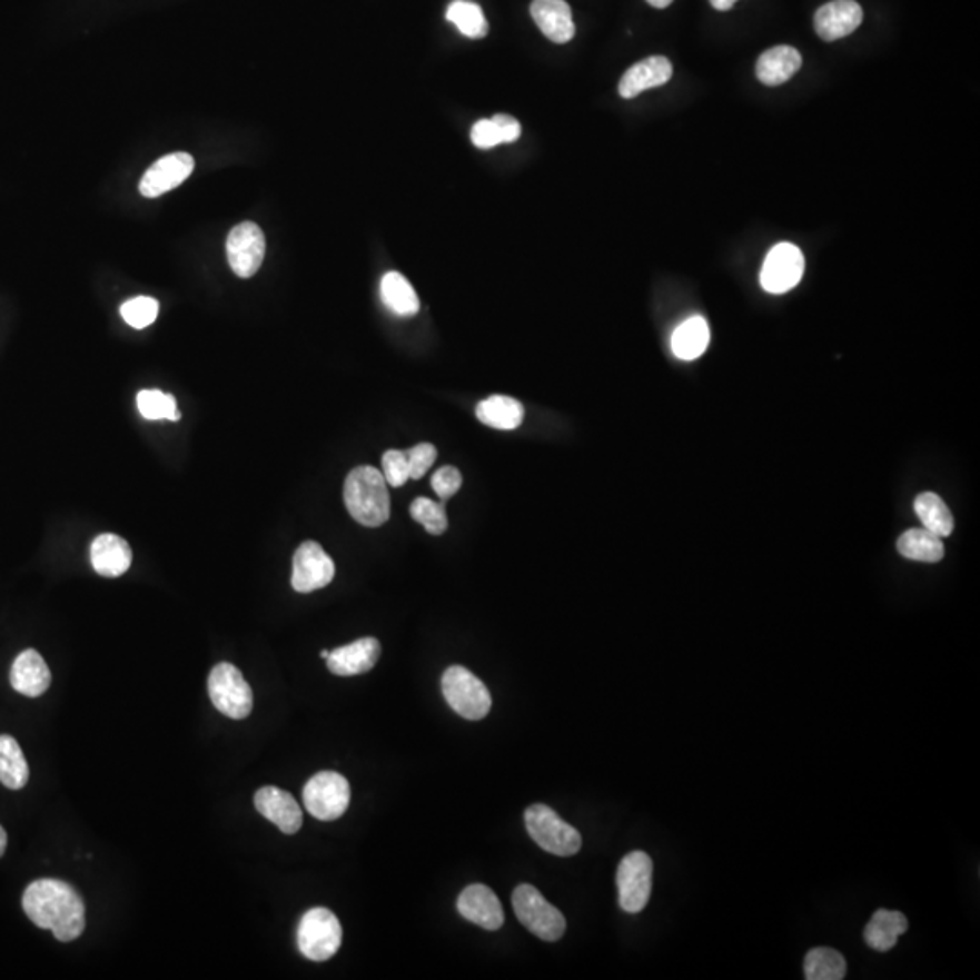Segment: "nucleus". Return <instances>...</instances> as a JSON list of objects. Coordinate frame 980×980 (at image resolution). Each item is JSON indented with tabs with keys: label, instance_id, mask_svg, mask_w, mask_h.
I'll use <instances>...</instances> for the list:
<instances>
[{
	"label": "nucleus",
	"instance_id": "1",
	"mask_svg": "<svg viewBox=\"0 0 980 980\" xmlns=\"http://www.w3.org/2000/svg\"><path fill=\"white\" fill-rule=\"evenodd\" d=\"M22 908L33 924L53 931L57 941L71 942L85 933V901L68 882L59 879L31 882L22 897Z\"/></svg>",
	"mask_w": 980,
	"mask_h": 980
},
{
	"label": "nucleus",
	"instance_id": "2",
	"mask_svg": "<svg viewBox=\"0 0 980 980\" xmlns=\"http://www.w3.org/2000/svg\"><path fill=\"white\" fill-rule=\"evenodd\" d=\"M345 507L364 527H379L390 516V496L384 474L370 465L350 471L344 485Z\"/></svg>",
	"mask_w": 980,
	"mask_h": 980
},
{
	"label": "nucleus",
	"instance_id": "3",
	"mask_svg": "<svg viewBox=\"0 0 980 980\" xmlns=\"http://www.w3.org/2000/svg\"><path fill=\"white\" fill-rule=\"evenodd\" d=\"M525 826L534 843L557 858H571L582 850V833L565 823L547 804H533L525 810Z\"/></svg>",
	"mask_w": 980,
	"mask_h": 980
},
{
	"label": "nucleus",
	"instance_id": "4",
	"mask_svg": "<svg viewBox=\"0 0 980 980\" xmlns=\"http://www.w3.org/2000/svg\"><path fill=\"white\" fill-rule=\"evenodd\" d=\"M442 692L448 706L464 720H483L493 709L487 686L465 666H448L442 677Z\"/></svg>",
	"mask_w": 980,
	"mask_h": 980
},
{
	"label": "nucleus",
	"instance_id": "5",
	"mask_svg": "<svg viewBox=\"0 0 980 980\" xmlns=\"http://www.w3.org/2000/svg\"><path fill=\"white\" fill-rule=\"evenodd\" d=\"M517 921L542 941L556 942L565 936L567 921L556 907L531 884H519L513 893Z\"/></svg>",
	"mask_w": 980,
	"mask_h": 980
},
{
	"label": "nucleus",
	"instance_id": "6",
	"mask_svg": "<svg viewBox=\"0 0 980 980\" xmlns=\"http://www.w3.org/2000/svg\"><path fill=\"white\" fill-rule=\"evenodd\" d=\"M341 937L344 931L338 917L327 908H313L301 917L296 941L301 956L309 961L324 962L340 950Z\"/></svg>",
	"mask_w": 980,
	"mask_h": 980
},
{
	"label": "nucleus",
	"instance_id": "7",
	"mask_svg": "<svg viewBox=\"0 0 980 980\" xmlns=\"http://www.w3.org/2000/svg\"><path fill=\"white\" fill-rule=\"evenodd\" d=\"M207 690L212 705L231 720H246L253 710V690L237 666L218 663L209 674Z\"/></svg>",
	"mask_w": 980,
	"mask_h": 980
},
{
	"label": "nucleus",
	"instance_id": "8",
	"mask_svg": "<svg viewBox=\"0 0 980 980\" xmlns=\"http://www.w3.org/2000/svg\"><path fill=\"white\" fill-rule=\"evenodd\" d=\"M350 803L349 781L338 772H320L307 781L304 804L313 818L335 821L341 818Z\"/></svg>",
	"mask_w": 980,
	"mask_h": 980
},
{
	"label": "nucleus",
	"instance_id": "9",
	"mask_svg": "<svg viewBox=\"0 0 980 980\" xmlns=\"http://www.w3.org/2000/svg\"><path fill=\"white\" fill-rule=\"evenodd\" d=\"M652 872L654 864L645 852H631L621 859L616 878L621 910L626 913L645 910L652 893Z\"/></svg>",
	"mask_w": 980,
	"mask_h": 980
},
{
	"label": "nucleus",
	"instance_id": "10",
	"mask_svg": "<svg viewBox=\"0 0 980 980\" xmlns=\"http://www.w3.org/2000/svg\"><path fill=\"white\" fill-rule=\"evenodd\" d=\"M226 247L227 260L235 275L240 278L257 275L266 257V237L257 224L241 222L232 227Z\"/></svg>",
	"mask_w": 980,
	"mask_h": 980
},
{
	"label": "nucleus",
	"instance_id": "11",
	"mask_svg": "<svg viewBox=\"0 0 980 980\" xmlns=\"http://www.w3.org/2000/svg\"><path fill=\"white\" fill-rule=\"evenodd\" d=\"M335 577V562L320 543L304 542L293 557L291 585L300 594L318 591Z\"/></svg>",
	"mask_w": 980,
	"mask_h": 980
},
{
	"label": "nucleus",
	"instance_id": "12",
	"mask_svg": "<svg viewBox=\"0 0 980 980\" xmlns=\"http://www.w3.org/2000/svg\"><path fill=\"white\" fill-rule=\"evenodd\" d=\"M804 273V257L793 244H778L761 269V286L772 295H783L798 286Z\"/></svg>",
	"mask_w": 980,
	"mask_h": 980
},
{
	"label": "nucleus",
	"instance_id": "13",
	"mask_svg": "<svg viewBox=\"0 0 980 980\" xmlns=\"http://www.w3.org/2000/svg\"><path fill=\"white\" fill-rule=\"evenodd\" d=\"M195 160L189 154H171L160 158L146 171L138 191L146 198H157L164 192L178 188L191 177Z\"/></svg>",
	"mask_w": 980,
	"mask_h": 980
},
{
	"label": "nucleus",
	"instance_id": "14",
	"mask_svg": "<svg viewBox=\"0 0 980 980\" xmlns=\"http://www.w3.org/2000/svg\"><path fill=\"white\" fill-rule=\"evenodd\" d=\"M458 912L483 930H499L505 921L498 895L485 884H471L459 893Z\"/></svg>",
	"mask_w": 980,
	"mask_h": 980
},
{
	"label": "nucleus",
	"instance_id": "15",
	"mask_svg": "<svg viewBox=\"0 0 980 980\" xmlns=\"http://www.w3.org/2000/svg\"><path fill=\"white\" fill-rule=\"evenodd\" d=\"M255 806L264 818L269 819L287 835L298 832L304 824L300 804L286 790L264 786L255 795Z\"/></svg>",
	"mask_w": 980,
	"mask_h": 980
},
{
	"label": "nucleus",
	"instance_id": "16",
	"mask_svg": "<svg viewBox=\"0 0 980 980\" xmlns=\"http://www.w3.org/2000/svg\"><path fill=\"white\" fill-rule=\"evenodd\" d=\"M862 22V8L855 0H833L821 6L815 13V31L826 42L844 39L858 30Z\"/></svg>",
	"mask_w": 980,
	"mask_h": 980
},
{
	"label": "nucleus",
	"instance_id": "17",
	"mask_svg": "<svg viewBox=\"0 0 980 980\" xmlns=\"http://www.w3.org/2000/svg\"><path fill=\"white\" fill-rule=\"evenodd\" d=\"M382 654V645L375 637H362L329 652L327 669L333 674L349 677V675L365 674L373 671Z\"/></svg>",
	"mask_w": 980,
	"mask_h": 980
},
{
	"label": "nucleus",
	"instance_id": "18",
	"mask_svg": "<svg viewBox=\"0 0 980 980\" xmlns=\"http://www.w3.org/2000/svg\"><path fill=\"white\" fill-rule=\"evenodd\" d=\"M531 16L542 33L556 44H567L576 33L571 6L565 0H534Z\"/></svg>",
	"mask_w": 980,
	"mask_h": 980
},
{
	"label": "nucleus",
	"instance_id": "19",
	"mask_svg": "<svg viewBox=\"0 0 980 980\" xmlns=\"http://www.w3.org/2000/svg\"><path fill=\"white\" fill-rule=\"evenodd\" d=\"M672 79L671 60L661 55L649 57L632 66L620 80V95L623 99H634L646 89L657 88Z\"/></svg>",
	"mask_w": 980,
	"mask_h": 980
},
{
	"label": "nucleus",
	"instance_id": "20",
	"mask_svg": "<svg viewBox=\"0 0 980 980\" xmlns=\"http://www.w3.org/2000/svg\"><path fill=\"white\" fill-rule=\"evenodd\" d=\"M133 552L129 543L117 534H100L91 543V565L103 577H119L131 567Z\"/></svg>",
	"mask_w": 980,
	"mask_h": 980
},
{
	"label": "nucleus",
	"instance_id": "21",
	"mask_svg": "<svg viewBox=\"0 0 980 980\" xmlns=\"http://www.w3.org/2000/svg\"><path fill=\"white\" fill-rule=\"evenodd\" d=\"M10 683L26 697H39L51 685V672L44 657L37 651H24L17 655L11 666Z\"/></svg>",
	"mask_w": 980,
	"mask_h": 980
},
{
	"label": "nucleus",
	"instance_id": "22",
	"mask_svg": "<svg viewBox=\"0 0 980 980\" xmlns=\"http://www.w3.org/2000/svg\"><path fill=\"white\" fill-rule=\"evenodd\" d=\"M803 65L801 53L792 46H778L759 57L755 73L764 86H781L792 79Z\"/></svg>",
	"mask_w": 980,
	"mask_h": 980
},
{
	"label": "nucleus",
	"instance_id": "23",
	"mask_svg": "<svg viewBox=\"0 0 980 980\" xmlns=\"http://www.w3.org/2000/svg\"><path fill=\"white\" fill-rule=\"evenodd\" d=\"M908 919L904 913L892 910H878L864 930V941L875 951H890L895 947L899 937L907 933Z\"/></svg>",
	"mask_w": 980,
	"mask_h": 980
},
{
	"label": "nucleus",
	"instance_id": "24",
	"mask_svg": "<svg viewBox=\"0 0 980 980\" xmlns=\"http://www.w3.org/2000/svg\"><path fill=\"white\" fill-rule=\"evenodd\" d=\"M523 405L511 396H491L476 407V418L498 430H514L523 424Z\"/></svg>",
	"mask_w": 980,
	"mask_h": 980
},
{
	"label": "nucleus",
	"instance_id": "25",
	"mask_svg": "<svg viewBox=\"0 0 980 980\" xmlns=\"http://www.w3.org/2000/svg\"><path fill=\"white\" fill-rule=\"evenodd\" d=\"M672 353L680 360H695L705 353L710 344V327L703 316H692L683 321L672 335Z\"/></svg>",
	"mask_w": 980,
	"mask_h": 980
},
{
	"label": "nucleus",
	"instance_id": "26",
	"mask_svg": "<svg viewBox=\"0 0 980 980\" xmlns=\"http://www.w3.org/2000/svg\"><path fill=\"white\" fill-rule=\"evenodd\" d=\"M522 126L511 115H496L493 119L478 120L471 131V140L479 149L496 148L499 143L516 142Z\"/></svg>",
	"mask_w": 980,
	"mask_h": 980
},
{
	"label": "nucleus",
	"instance_id": "27",
	"mask_svg": "<svg viewBox=\"0 0 980 980\" xmlns=\"http://www.w3.org/2000/svg\"><path fill=\"white\" fill-rule=\"evenodd\" d=\"M897 551L913 562L937 563L944 557V543L927 528H910L897 540Z\"/></svg>",
	"mask_w": 980,
	"mask_h": 980
},
{
	"label": "nucleus",
	"instance_id": "28",
	"mask_svg": "<svg viewBox=\"0 0 980 980\" xmlns=\"http://www.w3.org/2000/svg\"><path fill=\"white\" fill-rule=\"evenodd\" d=\"M30 779V766L22 749L11 735H0V783L6 789H24Z\"/></svg>",
	"mask_w": 980,
	"mask_h": 980
},
{
	"label": "nucleus",
	"instance_id": "29",
	"mask_svg": "<svg viewBox=\"0 0 980 980\" xmlns=\"http://www.w3.org/2000/svg\"><path fill=\"white\" fill-rule=\"evenodd\" d=\"M382 300L385 307L398 316H414L419 310L418 295L404 275L390 271L382 278Z\"/></svg>",
	"mask_w": 980,
	"mask_h": 980
},
{
	"label": "nucleus",
	"instance_id": "30",
	"mask_svg": "<svg viewBox=\"0 0 980 980\" xmlns=\"http://www.w3.org/2000/svg\"><path fill=\"white\" fill-rule=\"evenodd\" d=\"M913 508H915L917 516L921 519L924 528L931 534L948 537L953 533V525H956L953 516H951L947 503L942 502L937 494L922 493L921 496H917Z\"/></svg>",
	"mask_w": 980,
	"mask_h": 980
},
{
	"label": "nucleus",
	"instance_id": "31",
	"mask_svg": "<svg viewBox=\"0 0 980 980\" xmlns=\"http://www.w3.org/2000/svg\"><path fill=\"white\" fill-rule=\"evenodd\" d=\"M804 977L809 980L844 979L847 959L833 948H812L804 957Z\"/></svg>",
	"mask_w": 980,
	"mask_h": 980
},
{
	"label": "nucleus",
	"instance_id": "32",
	"mask_svg": "<svg viewBox=\"0 0 980 980\" xmlns=\"http://www.w3.org/2000/svg\"><path fill=\"white\" fill-rule=\"evenodd\" d=\"M447 20L468 39H483L488 33L487 19L482 8L468 0H454L447 8Z\"/></svg>",
	"mask_w": 980,
	"mask_h": 980
},
{
	"label": "nucleus",
	"instance_id": "33",
	"mask_svg": "<svg viewBox=\"0 0 980 980\" xmlns=\"http://www.w3.org/2000/svg\"><path fill=\"white\" fill-rule=\"evenodd\" d=\"M138 413L146 419H171L178 422L182 414L178 410L175 396L157 389H143L137 396Z\"/></svg>",
	"mask_w": 980,
	"mask_h": 980
},
{
	"label": "nucleus",
	"instance_id": "34",
	"mask_svg": "<svg viewBox=\"0 0 980 980\" xmlns=\"http://www.w3.org/2000/svg\"><path fill=\"white\" fill-rule=\"evenodd\" d=\"M410 516H413L414 522L424 525L425 531L433 534V536H439V534H444L447 531V514H445L442 503L433 502L429 498L414 499L413 505H410Z\"/></svg>",
	"mask_w": 980,
	"mask_h": 980
},
{
	"label": "nucleus",
	"instance_id": "35",
	"mask_svg": "<svg viewBox=\"0 0 980 980\" xmlns=\"http://www.w3.org/2000/svg\"><path fill=\"white\" fill-rule=\"evenodd\" d=\"M123 321L133 329H146L158 316V301L151 296H137L120 307Z\"/></svg>",
	"mask_w": 980,
	"mask_h": 980
},
{
	"label": "nucleus",
	"instance_id": "36",
	"mask_svg": "<svg viewBox=\"0 0 980 980\" xmlns=\"http://www.w3.org/2000/svg\"><path fill=\"white\" fill-rule=\"evenodd\" d=\"M384 478L390 487H402L410 479L409 459L405 451H387L382 459Z\"/></svg>",
	"mask_w": 980,
	"mask_h": 980
},
{
	"label": "nucleus",
	"instance_id": "37",
	"mask_svg": "<svg viewBox=\"0 0 980 980\" xmlns=\"http://www.w3.org/2000/svg\"><path fill=\"white\" fill-rule=\"evenodd\" d=\"M407 459H409L410 479H422L425 474L429 473L438 456V451L430 444H418L405 451Z\"/></svg>",
	"mask_w": 980,
	"mask_h": 980
},
{
	"label": "nucleus",
	"instance_id": "38",
	"mask_svg": "<svg viewBox=\"0 0 980 980\" xmlns=\"http://www.w3.org/2000/svg\"><path fill=\"white\" fill-rule=\"evenodd\" d=\"M462 483H464V478H462V473H459L458 468L447 465V467L438 468L434 473L430 485H433L434 493L438 494L439 498L448 499L458 493Z\"/></svg>",
	"mask_w": 980,
	"mask_h": 980
},
{
	"label": "nucleus",
	"instance_id": "39",
	"mask_svg": "<svg viewBox=\"0 0 980 980\" xmlns=\"http://www.w3.org/2000/svg\"><path fill=\"white\" fill-rule=\"evenodd\" d=\"M735 2H738V0H710V4H712V8H715V10L717 11L732 10Z\"/></svg>",
	"mask_w": 980,
	"mask_h": 980
},
{
	"label": "nucleus",
	"instance_id": "40",
	"mask_svg": "<svg viewBox=\"0 0 980 980\" xmlns=\"http://www.w3.org/2000/svg\"><path fill=\"white\" fill-rule=\"evenodd\" d=\"M646 2H649L652 8H657V10H665V8H669V6L674 2V0H646Z\"/></svg>",
	"mask_w": 980,
	"mask_h": 980
},
{
	"label": "nucleus",
	"instance_id": "41",
	"mask_svg": "<svg viewBox=\"0 0 980 980\" xmlns=\"http://www.w3.org/2000/svg\"><path fill=\"white\" fill-rule=\"evenodd\" d=\"M6 848H8V833L4 828L0 826V858L4 855Z\"/></svg>",
	"mask_w": 980,
	"mask_h": 980
},
{
	"label": "nucleus",
	"instance_id": "42",
	"mask_svg": "<svg viewBox=\"0 0 980 980\" xmlns=\"http://www.w3.org/2000/svg\"><path fill=\"white\" fill-rule=\"evenodd\" d=\"M320 655L321 657H324V660H327V657H329V651H321Z\"/></svg>",
	"mask_w": 980,
	"mask_h": 980
}]
</instances>
